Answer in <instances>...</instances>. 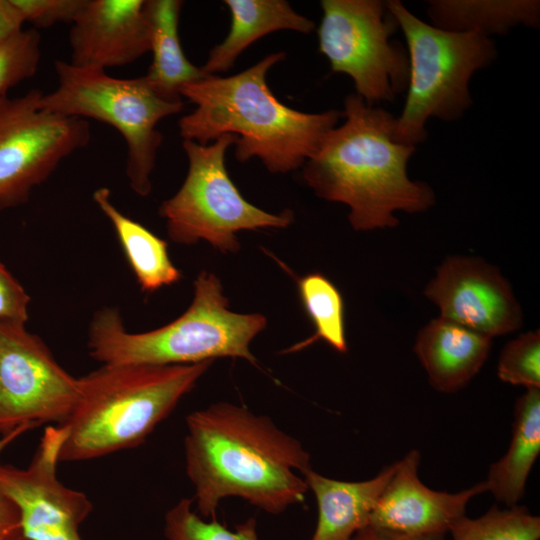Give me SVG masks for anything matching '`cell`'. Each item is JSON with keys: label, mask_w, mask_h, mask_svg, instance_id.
Instances as JSON below:
<instances>
[{"label": "cell", "mask_w": 540, "mask_h": 540, "mask_svg": "<svg viewBox=\"0 0 540 540\" xmlns=\"http://www.w3.org/2000/svg\"><path fill=\"white\" fill-rule=\"evenodd\" d=\"M424 295L443 319L491 339L518 330L523 315L499 269L478 257L451 255L436 270Z\"/></svg>", "instance_id": "4fadbf2b"}, {"label": "cell", "mask_w": 540, "mask_h": 540, "mask_svg": "<svg viewBox=\"0 0 540 540\" xmlns=\"http://www.w3.org/2000/svg\"><path fill=\"white\" fill-rule=\"evenodd\" d=\"M214 361L101 365L78 378V402L63 424L60 462L101 458L141 445Z\"/></svg>", "instance_id": "277c9868"}, {"label": "cell", "mask_w": 540, "mask_h": 540, "mask_svg": "<svg viewBox=\"0 0 540 540\" xmlns=\"http://www.w3.org/2000/svg\"><path fill=\"white\" fill-rule=\"evenodd\" d=\"M30 297L0 262V323L26 324Z\"/></svg>", "instance_id": "f1b7e54d"}, {"label": "cell", "mask_w": 540, "mask_h": 540, "mask_svg": "<svg viewBox=\"0 0 540 540\" xmlns=\"http://www.w3.org/2000/svg\"><path fill=\"white\" fill-rule=\"evenodd\" d=\"M24 21L11 0H0V43L23 30Z\"/></svg>", "instance_id": "4dcf8cb0"}, {"label": "cell", "mask_w": 540, "mask_h": 540, "mask_svg": "<svg viewBox=\"0 0 540 540\" xmlns=\"http://www.w3.org/2000/svg\"><path fill=\"white\" fill-rule=\"evenodd\" d=\"M351 540H445L444 536H408L389 532L383 529L376 528L372 525H366L360 529Z\"/></svg>", "instance_id": "1f68e13d"}, {"label": "cell", "mask_w": 540, "mask_h": 540, "mask_svg": "<svg viewBox=\"0 0 540 540\" xmlns=\"http://www.w3.org/2000/svg\"><path fill=\"white\" fill-rule=\"evenodd\" d=\"M492 347V339L441 317L423 326L414 352L438 392L455 393L481 370Z\"/></svg>", "instance_id": "2e32d148"}, {"label": "cell", "mask_w": 540, "mask_h": 540, "mask_svg": "<svg viewBox=\"0 0 540 540\" xmlns=\"http://www.w3.org/2000/svg\"><path fill=\"white\" fill-rule=\"evenodd\" d=\"M40 57V34L36 29H23L0 43V97L33 77Z\"/></svg>", "instance_id": "4316f807"}, {"label": "cell", "mask_w": 540, "mask_h": 540, "mask_svg": "<svg viewBox=\"0 0 540 540\" xmlns=\"http://www.w3.org/2000/svg\"><path fill=\"white\" fill-rule=\"evenodd\" d=\"M285 56L272 53L238 74L207 75L184 85L179 95L195 109L178 122L183 140L207 145L232 134L237 137L235 157L240 162L259 158L271 173L303 167L343 113L334 109L305 113L281 103L268 87L266 75Z\"/></svg>", "instance_id": "3957f363"}, {"label": "cell", "mask_w": 540, "mask_h": 540, "mask_svg": "<svg viewBox=\"0 0 540 540\" xmlns=\"http://www.w3.org/2000/svg\"><path fill=\"white\" fill-rule=\"evenodd\" d=\"M343 115L344 123L303 166V179L314 193L347 205L356 231L395 227V212L420 213L433 206V189L408 176L416 147L395 141L396 117L356 93L346 97Z\"/></svg>", "instance_id": "7a4b0ae2"}, {"label": "cell", "mask_w": 540, "mask_h": 540, "mask_svg": "<svg viewBox=\"0 0 540 540\" xmlns=\"http://www.w3.org/2000/svg\"><path fill=\"white\" fill-rule=\"evenodd\" d=\"M513 415L508 449L490 465L484 480L486 492L505 507L519 505L540 453V389L526 390L516 400Z\"/></svg>", "instance_id": "d6986e66"}, {"label": "cell", "mask_w": 540, "mask_h": 540, "mask_svg": "<svg viewBox=\"0 0 540 540\" xmlns=\"http://www.w3.org/2000/svg\"><path fill=\"white\" fill-rule=\"evenodd\" d=\"M185 424V471L201 517L214 518L228 497L272 515L304 502L310 454L270 417L218 402L191 412Z\"/></svg>", "instance_id": "6da1fadb"}, {"label": "cell", "mask_w": 540, "mask_h": 540, "mask_svg": "<svg viewBox=\"0 0 540 540\" xmlns=\"http://www.w3.org/2000/svg\"><path fill=\"white\" fill-rule=\"evenodd\" d=\"M433 26L451 32L504 35L518 25L539 27L538 0H433L427 9Z\"/></svg>", "instance_id": "7402d4cb"}, {"label": "cell", "mask_w": 540, "mask_h": 540, "mask_svg": "<svg viewBox=\"0 0 540 540\" xmlns=\"http://www.w3.org/2000/svg\"><path fill=\"white\" fill-rule=\"evenodd\" d=\"M30 430H32L30 427L25 426L0 436V453L15 439ZM0 540H26L15 505L2 494H0Z\"/></svg>", "instance_id": "f546056e"}, {"label": "cell", "mask_w": 540, "mask_h": 540, "mask_svg": "<svg viewBox=\"0 0 540 540\" xmlns=\"http://www.w3.org/2000/svg\"><path fill=\"white\" fill-rule=\"evenodd\" d=\"M66 435L64 425H48L27 467L0 464V494L15 505L26 540H83L79 529L93 504L58 478Z\"/></svg>", "instance_id": "7c38bea8"}, {"label": "cell", "mask_w": 540, "mask_h": 540, "mask_svg": "<svg viewBox=\"0 0 540 540\" xmlns=\"http://www.w3.org/2000/svg\"><path fill=\"white\" fill-rule=\"evenodd\" d=\"M224 4L231 15L230 29L202 66L208 75L229 70L248 46L269 33L292 30L308 34L315 28L312 20L284 0H225Z\"/></svg>", "instance_id": "ac0fdd59"}, {"label": "cell", "mask_w": 540, "mask_h": 540, "mask_svg": "<svg viewBox=\"0 0 540 540\" xmlns=\"http://www.w3.org/2000/svg\"><path fill=\"white\" fill-rule=\"evenodd\" d=\"M394 467L395 463L362 481H342L323 476L313 468L307 470L303 478L314 494L318 514L310 540H351L369 524Z\"/></svg>", "instance_id": "e0dca14e"}, {"label": "cell", "mask_w": 540, "mask_h": 540, "mask_svg": "<svg viewBox=\"0 0 540 540\" xmlns=\"http://www.w3.org/2000/svg\"><path fill=\"white\" fill-rule=\"evenodd\" d=\"M73 65L105 70L150 51L145 0H86L69 32Z\"/></svg>", "instance_id": "9a60e30c"}, {"label": "cell", "mask_w": 540, "mask_h": 540, "mask_svg": "<svg viewBox=\"0 0 540 540\" xmlns=\"http://www.w3.org/2000/svg\"><path fill=\"white\" fill-rule=\"evenodd\" d=\"M449 534L451 540H539L540 517L525 506L494 505L479 517L464 516Z\"/></svg>", "instance_id": "cb8c5ba5"}, {"label": "cell", "mask_w": 540, "mask_h": 540, "mask_svg": "<svg viewBox=\"0 0 540 540\" xmlns=\"http://www.w3.org/2000/svg\"><path fill=\"white\" fill-rule=\"evenodd\" d=\"M78 398V378L37 335L25 324L0 323V436L25 426L63 425Z\"/></svg>", "instance_id": "8fae6325"}, {"label": "cell", "mask_w": 540, "mask_h": 540, "mask_svg": "<svg viewBox=\"0 0 540 540\" xmlns=\"http://www.w3.org/2000/svg\"><path fill=\"white\" fill-rule=\"evenodd\" d=\"M92 198L112 224L142 291L153 293L181 279V272L169 257L167 243L123 214L113 204L108 188L96 189Z\"/></svg>", "instance_id": "44dd1931"}, {"label": "cell", "mask_w": 540, "mask_h": 540, "mask_svg": "<svg viewBox=\"0 0 540 540\" xmlns=\"http://www.w3.org/2000/svg\"><path fill=\"white\" fill-rule=\"evenodd\" d=\"M163 530L166 540H259L255 518L229 529L215 517H201L192 498L180 499L166 512Z\"/></svg>", "instance_id": "d4e9b609"}, {"label": "cell", "mask_w": 540, "mask_h": 540, "mask_svg": "<svg viewBox=\"0 0 540 540\" xmlns=\"http://www.w3.org/2000/svg\"><path fill=\"white\" fill-rule=\"evenodd\" d=\"M43 92L0 97V211L27 202L60 163L86 147L87 120L44 109Z\"/></svg>", "instance_id": "30bf717a"}, {"label": "cell", "mask_w": 540, "mask_h": 540, "mask_svg": "<svg viewBox=\"0 0 540 540\" xmlns=\"http://www.w3.org/2000/svg\"><path fill=\"white\" fill-rule=\"evenodd\" d=\"M298 289L315 332L285 352L301 350L318 340L337 352H347L344 301L337 287L321 273H311L299 279Z\"/></svg>", "instance_id": "603a6c76"}, {"label": "cell", "mask_w": 540, "mask_h": 540, "mask_svg": "<svg viewBox=\"0 0 540 540\" xmlns=\"http://www.w3.org/2000/svg\"><path fill=\"white\" fill-rule=\"evenodd\" d=\"M182 5L180 0L146 1L152 62L144 78L156 94L167 100L181 99L179 90L184 85L208 75L202 67L192 64L182 49L178 33Z\"/></svg>", "instance_id": "ffe728a7"}, {"label": "cell", "mask_w": 540, "mask_h": 540, "mask_svg": "<svg viewBox=\"0 0 540 540\" xmlns=\"http://www.w3.org/2000/svg\"><path fill=\"white\" fill-rule=\"evenodd\" d=\"M236 139L225 134L207 145L183 140L186 177L159 208L174 242L189 245L204 240L223 253H236L240 248L238 232L285 228L293 221L291 211L268 213L240 194L225 166L226 151Z\"/></svg>", "instance_id": "ba28073f"}, {"label": "cell", "mask_w": 540, "mask_h": 540, "mask_svg": "<svg viewBox=\"0 0 540 540\" xmlns=\"http://www.w3.org/2000/svg\"><path fill=\"white\" fill-rule=\"evenodd\" d=\"M266 323L261 314L229 310L220 280L202 271L194 282L191 305L160 328L131 333L118 309L96 311L89 327L88 350L102 365H180L222 357L241 358L256 365L250 343Z\"/></svg>", "instance_id": "5b68a950"}, {"label": "cell", "mask_w": 540, "mask_h": 540, "mask_svg": "<svg viewBox=\"0 0 540 540\" xmlns=\"http://www.w3.org/2000/svg\"><path fill=\"white\" fill-rule=\"evenodd\" d=\"M420 459V452L412 449L394 462L369 525L408 536L445 537L466 516L469 502L486 492L484 481L455 493L433 490L420 480Z\"/></svg>", "instance_id": "5bb4252c"}, {"label": "cell", "mask_w": 540, "mask_h": 540, "mask_svg": "<svg viewBox=\"0 0 540 540\" xmlns=\"http://www.w3.org/2000/svg\"><path fill=\"white\" fill-rule=\"evenodd\" d=\"M408 48L409 80L395 141L415 146L426 138L430 118L455 121L471 106L472 75L497 57L490 37L478 32H451L430 25L398 0L386 1Z\"/></svg>", "instance_id": "8992f818"}, {"label": "cell", "mask_w": 540, "mask_h": 540, "mask_svg": "<svg viewBox=\"0 0 540 540\" xmlns=\"http://www.w3.org/2000/svg\"><path fill=\"white\" fill-rule=\"evenodd\" d=\"M497 376L526 390L540 389V333L539 330L520 334L508 342L498 358Z\"/></svg>", "instance_id": "484cf974"}, {"label": "cell", "mask_w": 540, "mask_h": 540, "mask_svg": "<svg viewBox=\"0 0 540 540\" xmlns=\"http://www.w3.org/2000/svg\"><path fill=\"white\" fill-rule=\"evenodd\" d=\"M57 86L43 93L40 104L56 114L91 118L116 129L127 146L126 176L139 196L149 195L151 175L163 141L158 123L179 113L184 103L156 94L144 76L116 78L105 70L55 61Z\"/></svg>", "instance_id": "52a82bcc"}, {"label": "cell", "mask_w": 540, "mask_h": 540, "mask_svg": "<svg viewBox=\"0 0 540 540\" xmlns=\"http://www.w3.org/2000/svg\"><path fill=\"white\" fill-rule=\"evenodd\" d=\"M321 8L319 51L333 72L353 80L358 96L375 105L407 90L408 53L390 40L398 25L386 1L322 0Z\"/></svg>", "instance_id": "9c48e42d"}, {"label": "cell", "mask_w": 540, "mask_h": 540, "mask_svg": "<svg viewBox=\"0 0 540 540\" xmlns=\"http://www.w3.org/2000/svg\"><path fill=\"white\" fill-rule=\"evenodd\" d=\"M86 0H11L24 23L49 28L57 23H72Z\"/></svg>", "instance_id": "83f0119b"}]
</instances>
